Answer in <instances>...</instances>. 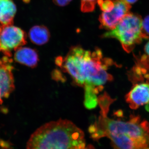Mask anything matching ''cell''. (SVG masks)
Wrapping results in <instances>:
<instances>
[{
	"label": "cell",
	"mask_w": 149,
	"mask_h": 149,
	"mask_svg": "<svg viewBox=\"0 0 149 149\" xmlns=\"http://www.w3.org/2000/svg\"><path fill=\"white\" fill-rule=\"evenodd\" d=\"M56 63L76 85L84 88L85 107L95 108L98 104V94L106 83L113 80L108 69L114 64L113 61L104 57L99 48L91 52L76 45L71 47L64 57L57 58Z\"/></svg>",
	"instance_id": "6da1fadb"
},
{
	"label": "cell",
	"mask_w": 149,
	"mask_h": 149,
	"mask_svg": "<svg viewBox=\"0 0 149 149\" xmlns=\"http://www.w3.org/2000/svg\"><path fill=\"white\" fill-rule=\"evenodd\" d=\"M109 112L100 115L89 127L91 138L98 140L105 137L111 141L113 149H145L149 146V123L139 116H131L129 120L113 119Z\"/></svg>",
	"instance_id": "7a4b0ae2"
},
{
	"label": "cell",
	"mask_w": 149,
	"mask_h": 149,
	"mask_svg": "<svg viewBox=\"0 0 149 149\" xmlns=\"http://www.w3.org/2000/svg\"><path fill=\"white\" fill-rule=\"evenodd\" d=\"M85 146L83 131L71 121L60 119L37 129L27 142V149H76Z\"/></svg>",
	"instance_id": "3957f363"
},
{
	"label": "cell",
	"mask_w": 149,
	"mask_h": 149,
	"mask_svg": "<svg viewBox=\"0 0 149 149\" xmlns=\"http://www.w3.org/2000/svg\"><path fill=\"white\" fill-rule=\"evenodd\" d=\"M142 17L138 14L129 13L121 19L114 29L102 35L103 38H115L118 40L123 49L129 53L136 45L143 40L142 34Z\"/></svg>",
	"instance_id": "277c9868"
},
{
	"label": "cell",
	"mask_w": 149,
	"mask_h": 149,
	"mask_svg": "<svg viewBox=\"0 0 149 149\" xmlns=\"http://www.w3.org/2000/svg\"><path fill=\"white\" fill-rule=\"evenodd\" d=\"M27 43V35L24 30L13 25L0 30V52L10 57L12 52L16 51Z\"/></svg>",
	"instance_id": "5b68a950"
},
{
	"label": "cell",
	"mask_w": 149,
	"mask_h": 149,
	"mask_svg": "<svg viewBox=\"0 0 149 149\" xmlns=\"http://www.w3.org/2000/svg\"><path fill=\"white\" fill-rule=\"evenodd\" d=\"M131 6L121 0H114L113 9L102 12L99 16L100 28L110 31L114 29L125 15L130 13Z\"/></svg>",
	"instance_id": "8992f818"
},
{
	"label": "cell",
	"mask_w": 149,
	"mask_h": 149,
	"mask_svg": "<svg viewBox=\"0 0 149 149\" xmlns=\"http://www.w3.org/2000/svg\"><path fill=\"white\" fill-rule=\"evenodd\" d=\"M11 59L8 56L0 59V103L6 98L15 89Z\"/></svg>",
	"instance_id": "52a82bcc"
},
{
	"label": "cell",
	"mask_w": 149,
	"mask_h": 149,
	"mask_svg": "<svg viewBox=\"0 0 149 149\" xmlns=\"http://www.w3.org/2000/svg\"><path fill=\"white\" fill-rule=\"evenodd\" d=\"M125 99L133 109L149 104V80L135 84L126 95Z\"/></svg>",
	"instance_id": "ba28073f"
},
{
	"label": "cell",
	"mask_w": 149,
	"mask_h": 149,
	"mask_svg": "<svg viewBox=\"0 0 149 149\" xmlns=\"http://www.w3.org/2000/svg\"><path fill=\"white\" fill-rule=\"evenodd\" d=\"M17 12L13 0H0V30L13 24Z\"/></svg>",
	"instance_id": "9c48e42d"
},
{
	"label": "cell",
	"mask_w": 149,
	"mask_h": 149,
	"mask_svg": "<svg viewBox=\"0 0 149 149\" xmlns=\"http://www.w3.org/2000/svg\"><path fill=\"white\" fill-rule=\"evenodd\" d=\"M14 58L17 62L32 68L37 66L39 61L37 51L32 48L22 47L15 51Z\"/></svg>",
	"instance_id": "30bf717a"
},
{
	"label": "cell",
	"mask_w": 149,
	"mask_h": 149,
	"mask_svg": "<svg viewBox=\"0 0 149 149\" xmlns=\"http://www.w3.org/2000/svg\"><path fill=\"white\" fill-rule=\"evenodd\" d=\"M29 37L33 44L42 45L49 42L50 33L49 29L45 25H35L29 30Z\"/></svg>",
	"instance_id": "8fae6325"
},
{
	"label": "cell",
	"mask_w": 149,
	"mask_h": 149,
	"mask_svg": "<svg viewBox=\"0 0 149 149\" xmlns=\"http://www.w3.org/2000/svg\"><path fill=\"white\" fill-rule=\"evenodd\" d=\"M97 0H81L80 9L83 13L92 12L95 8Z\"/></svg>",
	"instance_id": "7c38bea8"
},
{
	"label": "cell",
	"mask_w": 149,
	"mask_h": 149,
	"mask_svg": "<svg viewBox=\"0 0 149 149\" xmlns=\"http://www.w3.org/2000/svg\"><path fill=\"white\" fill-rule=\"evenodd\" d=\"M97 3L103 12H109L114 8V0H97Z\"/></svg>",
	"instance_id": "4fadbf2b"
},
{
	"label": "cell",
	"mask_w": 149,
	"mask_h": 149,
	"mask_svg": "<svg viewBox=\"0 0 149 149\" xmlns=\"http://www.w3.org/2000/svg\"><path fill=\"white\" fill-rule=\"evenodd\" d=\"M141 31L144 39H149V15L146 17L142 21Z\"/></svg>",
	"instance_id": "5bb4252c"
},
{
	"label": "cell",
	"mask_w": 149,
	"mask_h": 149,
	"mask_svg": "<svg viewBox=\"0 0 149 149\" xmlns=\"http://www.w3.org/2000/svg\"><path fill=\"white\" fill-rule=\"evenodd\" d=\"M72 0H53L54 3L58 6L64 7L69 4Z\"/></svg>",
	"instance_id": "9a60e30c"
},
{
	"label": "cell",
	"mask_w": 149,
	"mask_h": 149,
	"mask_svg": "<svg viewBox=\"0 0 149 149\" xmlns=\"http://www.w3.org/2000/svg\"><path fill=\"white\" fill-rule=\"evenodd\" d=\"M145 52L147 55L149 57V41L145 46Z\"/></svg>",
	"instance_id": "2e32d148"
},
{
	"label": "cell",
	"mask_w": 149,
	"mask_h": 149,
	"mask_svg": "<svg viewBox=\"0 0 149 149\" xmlns=\"http://www.w3.org/2000/svg\"><path fill=\"white\" fill-rule=\"evenodd\" d=\"M121 1H123L125 2V3L131 5L135 3L138 0H121Z\"/></svg>",
	"instance_id": "e0dca14e"
},
{
	"label": "cell",
	"mask_w": 149,
	"mask_h": 149,
	"mask_svg": "<svg viewBox=\"0 0 149 149\" xmlns=\"http://www.w3.org/2000/svg\"><path fill=\"white\" fill-rule=\"evenodd\" d=\"M76 149H95L93 146H91V145H88L87 146H85V147H83V148H77Z\"/></svg>",
	"instance_id": "ac0fdd59"
},
{
	"label": "cell",
	"mask_w": 149,
	"mask_h": 149,
	"mask_svg": "<svg viewBox=\"0 0 149 149\" xmlns=\"http://www.w3.org/2000/svg\"><path fill=\"white\" fill-rule=\"evenodd\" d=\"M149 149V148H146V149Z\"/></svg>",
	"instance_id": "d6986e66"
}]
</instances>
